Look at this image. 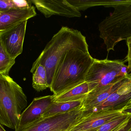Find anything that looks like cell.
I'll return each mask as SVG.
<instances>
[{"mask_svg":"<svg viewBox=\"0 0 131 131\" xmlns=\"http://www.w3.org/2000/svg\"><path fill=\"white\" fill-rule=\"evenodd\" d=\"M27 21H24L0 33V38L6 51L15 59L23 51Z\"/></svg>","mask_w":131,"mask_h":131,"instance_id":"8","label":"cell"},{"mask_svg":"<svg viewBox=\"0 0 131 131\" xmlns=\"http://www.w3.org/2000/svg\"><path fill=\"white\" fill-rule=\"evenodd\" d=\"M131 100V75L117 89L102 103L95 106L90 110H122L127 107Z\"/></svg>","mask_w":131,"mask_h":131,"instance_id":"10","label":"cell"},{"mask_svg":"<svg viewBox=\"0 0 131 131\" xmlns=\"http://www.w3.org/2000/svg\"><path fill=\"white\" fill-rule=\"evenodd\" d=\"M102 6L114 8V12L99 25L100 37L107 51L131 37V0H103Z\"/></svg>","mask_w":131,"mask_h":131,"instance_id":"3","label":"cell"},{"mask_svg":"<svg viewBox=\"0 0 131 131\" xmlns=\"http://www.w3.org/2000/svg\"><path fill=\"white\" fill-rule=\"evenodd\" d=\"M37 15L34 6L25 8H17L0 12V33Z\"/></svg>","mask_w":131,"mask_h":131,"instance_id":"12","label":"cell"},{"mask_svg":"<svg viewBox=\"0 0 131 131\" xmlns=\"http://www.w3.org/2000/svg\"><path fill=\"white\" fill-rule=\"evenodd\" d=\"M27 103L21 87L9 75H0V124L15 130Z\"/></svg>","mask_w":131,"mask_h":131,"instance_id":"4","label":"cell"},{"mask_svg":"<svg viewBox=\"0 0 131 131\" xmlns=\"http://www.w3.org/2000/svg\"><path fill=\"white\" fill-rule=\"evenodd\" d=\"M123 112L131 115V106L124 108L123 110Z\"/></svg>","mask_w":131,"mask_h":131,"instance_id":"23","label":"cell"},{"mask_svg":"<svg viewBox=\"0 0 131 131\" xmlns=\"http://www.w3.org/2000/svg\"><path fill=\"white\" fill-rule=\"evenodd\" d=\"M0 131H6L1 124H0Z\"/></svg>","mask_w":131,"mask_h":131,"instance_id":"24","label":"cell"},{"mask_svg":"<svg viewBox=\"0 0 131 131\" xmlns=\"http://www.w3.org/2000/svg\"><path fill=\"white\" fill-rule=\"evenodd\" d=\"M129 131H131V129H130V130H129Z\"/></svg>","mask_w":131,"mask_h":131,"instance_id":"27","label":"cell"},{"mask_svg":"<svg viewBox=\"0 0 131 131\" xmlns=\"http://www.w3.org/2000/svg\"><path fill=\"white\" fill-rule=\"evenodd\" d=\"M131 129V116L127 120L112 131H129Z\"/></svg>","mask_w":131,"mask_h":131,"instance_id":"21","label":"cell"},{"mask_svg":"<svg viewBox=\"0 0 131 131\" xmlns=\"http://www.w3.org/2000/svg\"><path fill=\"white\" fill-rule=\"evenodd\" d=\"M15 63V59H12L9 56L0 38V75H8Z\"/></svg>","mask_w":131,"mask_h":131,"instance_id":"17","label":"cell"},{"mask_svg":"<svg viewBox=\"0 0 131 131\" xmlns=\"http://www.w3.org/2000/svg\"><path fill=\"white\" fill-rule=\"evenodd\" d=\"M55 95H49L34 98L30 105L22 112L15 131H21L42 117L54 102Z\"/></svg>","mask_w":131,"mask_h":131,"instance_id":"7","label":"cell"},{"mask_svg":"<svg viewBox=\"0 0 131 131\" xmlns=\"http://www.w3.org/2000/svg\"><path fill=\"white\" fill-rule=\"evenodd\" d=\"M128 51L127 56L125 58L127 62H128V66L131 72V37L128 38L126 41Z\"/></svg>","mask_w":131,"mask_h":131,"instance_id":"22","label":"cell"},{"mask_svg":"<svg viewBox=\"0 0 131 131\" xmlns=\"http://www.w3.org/2000/svg\"><path fill=\"white\" fill-rule=\"evenodd\" d=\"M15 8H25L32 7V2L31 0H13Z\"/></svg>","mask_w":131,"mask_h":131,"instance_id":"20","label":"cell"},{"mask_svg":"<svg viewBox=\"0 0 131 131\" xmlns=\"http://www.w3.org/2000/svg\"><path fill=\"white\" fill-rule=\"evenodd\" d=\"M89 130V131H95L96 130Z\"/></svg>","mask_w":131,"mask_h":131,"instance_id":"26","label":"cell"},{"mask_svg":"<svg viewBox=\"0 0 131 131\" xmlns=\"http://www.w3.org/2000/svg\"><path fill=\"white\" fill-rule=\"evenodd\" d=\"M126 59L94 58L86 75L89 92L105 87L131 74Z\"/></svg>","mask_w":131,"mask_h":131,"instance_id":"5","label":"cell"},{"mask_svg":"<svg viewBox=\"0 0 131 131\" xmlns=\"http://www.w3.org/2000/svg\"><path fill=\"white\" fill-rule=\"evenodd\" d=\"M91 112L83 107L64 114L41 118L21 131H70Z\"/></svg>","mask_w":131,"mask_h":131,"instance_id":"6","label":"cell"},{"mask_svg":"<svg viewBox=\"0 0 131 131\" xmlns=\"http://www.w3.org/2000/svg\"><path fill=\"white\" fill-rule=\"evenodd\" d=\"M84 100L66 102H54L42 118L64 114L79 109L83 107Z\"/></svg>","mask_w":131,"mask_h":131,"instance_id":"15","label":"cell"},{"mask_svg":"<svg viewBox=\"0 0 131 131\" xmlns=\"http://www.w3.org/2000/svg\"><path fill=\"white\" fill-rule=\"evenodd\" d=\"M32 87L38 92L42 91L50 88L46 69L41 65H38L33 73Z\"/></svg>","mask_w":131,"mask_h":131,"instance_id":"16","label":"cell"},{"mask_svg":"<svg viewBox=\"0 0 131 131\" xmlns=\"http://www.w3.org/2000/svg\"><path fill=\"white\" fill-rule=\"evenodd\" d=\"M122 110L91 112L70 131H88L97 130L108 122L124 114Z\"/></svg>","mask_w":131,"mask_h":131,"instance_id":"11","label":"cell"},{"mask_svg":"<svg viewBox=\"0 0 131 131\" xmlns=\"http://www.w3.org/2000/svg\"><path fill=\"white\" fill-rule=\"evenodd\" d=\"M131 116L124 113L117 117L108 122L95 131H112L123 124Z\"/></svg>","mask_w":131,"mask_h":131,"instance_id":"18","label":"cell"},{"mask_svg":"<svg viewBox=\"0 0 131 131\" xmlns=\"http://www.w3.org/2000/svg\"><path fill=\"white\" fill-rule=\"evenodd\" d=\"M75 48L89 49L85 37L78 30L63 26L47 44L33 64L30 72L33 74L40 65L43 66L50 87L60 60L68 51Z\"/></svg>","mask_w":131,"mask_h":131,"instance_id":"1","label":"cell"},{"mask_svg":"<svg viewBox=\"0 0 131 131\" xmlns=\"http://www.w3.org/2000/svg\"><path fill=\"white\" fill-rule=\"evenodd\" d=\"M38 10L46 18L52 15L64 16L67 17H81V14L68 0H31Z\"/></svg>","mask_w":131,"mask_h":131,"instance_id":"9","label":"cell"},{"mask_svg":"<svg viewBox=\"0 0 131 131\" xmlns=\"http://www.w3.org/2000/svg\"><path fill=\"white\" fill-rule=\"evenodd\" d=\"M131 75V74H130L105 87L89 92L84 100L83 107L84 109L90 110L95 106L102 103L126 81Z\"/></svg>","mask_w":131,"mask_h":131,"instance_id":"13","label":"cell"},{"mask_svg":"<svg viewBox=\"0 0 131 131\" xmlns=\"http://www.w3.org/2000/svg\"><path fill=\"white\" fill-rule=\"evenodd\" d=\"M88 83L85 82L57 96H55L54 102H66L84 100L89 93Z\"/></svg>","mask_w":131,"mask_h":131,"instance_id":"14","label":"cell"},{"mask_svg":"<svg viewBox=\"0 0 131 131\" xmlns=\"http://www.w3.org/2000/svg\"><path fill=\"white\" fill-rule=\"evenodd\" d=\"M15 8L13 0H0V12H4Z\"/></svg>","mask_w":131,"mask_h":131,"instance_id":"19","label":"cell"},{"mask_svg":"<svg viewBox=\"0 0 131 131\" xmlns=\"http://www.w3.org/2000/svg\"><path fill=\"white\" fill-rule=\"evenodd\" d=\"M94 58L88 49H71L60 60L50 88L55 96L85 82Z\"/></svg>","mask_w":131,"mask_h":131,"instance_id":"2","label":"cell"},{"mask_svg":"<svg viewBox=\"0 0 131 131\" xmlns=\"http://www.w3.org/2000/svg\"><path fill=\"white\" fill-rule=\"evenodd\" d=\"M131 106V100H130V101L129 102V103H128V106H127V107H129V106ZM126 107V108H127Z\"/></svg>","mask_w":131,"mask_h":131,"instance_id":"25","label":"cell"}]
</instances>
